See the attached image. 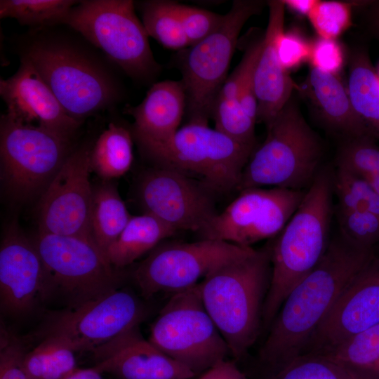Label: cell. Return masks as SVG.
Returning a JSON list of instances; mask_svg holds the SVG:
<instances>
[{
    "label": "cell",
    "mask_w": 379,
    "mask_h": 379,
    "mask_svg": "<svg viewBox=\"0 0 379 379\" xmlns=\"http://www.w3.org/2000/svg\"><path fill=\"white\" fill-rule=\"evenodd\" d=\"M375 256L340 232L317 266L290 292L271 324L260 361L274 373L300 356L347 284Z\"/></svg>",
    "instance_id": "obj_1"
},
{
    "label": "cell",
    "mask_w": 379,
    "mask_h": 379,
    "mask_svg": "<svg viewBox=\"0 0 379 379\" xmlns=\"http://www.w3.org/2000/svg\"><path fill=\"white\" fill-rule=\"evenodd\" d=\"M51 28L32 30L20 46L66 112L83 121L116 104L119 83L98 54Z\"/></svg>",
    "instance_id": "obj_2"
},
{
    "label": "cell",
    "mask_w": 379,
    "mask_h": 379,
    "mask_svg": "<svg viewBox=\"0 0 379 379\" xmlns=\"http://www.w3.org/2000/svg\"><path fill=\"white\" fill-rule=\"evenodd\" d=\"M333 172L322 167L270 247L272 274L262 309L265 326L272 323L292 289L319 262L329 244Z\"/></svg>",
    "instance_id": "obj_3"
},
{
    "label": "cell",
    "mask_w": 379,
    "mask_h": 379,
    "mask_svg": "<svg viewBox=\"0 0 379 379\" xmlns=\"http://www.w3.org/2000/svg\"><path fill=\"white\" fill-rule=\"evenodd\" d=\"M270 248L248 253L208 274L199 283L204 306L239 359L255 342L271 274Z\"/></svg>",
    "instance_id": "obj_4"
},
{
    "label": "cell",
    "mask_w": 379,
    "mask_h": 379,
    "mask_svg": "<svg viewBox=\"0 0 379 379\" xmlns=\"http://www.w3.org/2000/svg\"><path fill=\"white\" fill-rule=\"evenodd\" d=\"M266 128L265 140L252 152L237 190H308L322 168L324 148L295 100L291 97Z\"/></svg>",
    "instance_id": "obj_5"
},
{
    "label": "cell",
    "mask_w": 379,
    "mask_h": 379,
    "mask_svg": "<svg viewBox=\"0 0 379 379\" xmlns=\"http://www.w3.org/2000/svg\"><path fill=\"white\" fill-rule=\"evenodd\" d=\"M255 149L206 123L187 122L168 140L142 152L155 165L199 176L200 182L216 194L238 188Z\"/></svg>",
    "instance_id": "obj_6"
},
{
    "label": "cell",
    "mask_w": 379,
    "mask_h": 379,
    "mask_svg": "<svg viewBox=\"0 0 379 379\" xmlns=\"http://www.w3.org/2000/svg\"><path fill=\"white\" fill-rule=\"evenodd\" d=\"M65 25L101 50L132 79L147 81L160 69L133 1H79Z\"/></svg>",
    "instance_id": "obj_7"
},
{
    "label": "cell",
    "mask_w": 379,
    "mask_h": 379,
    "mask_svg": "<svg viewBox=\"0 0 379 379\" xmlns=\"http://www.w3.org/2000/svg\"><path fill=\"white\" fill-rule=\"evenodd\" d=\"M46 277L47 299L77 307L119 288L121 273L91 240L38 232L33 241Z\"/></svg>",
    "instance_id": "obj_8"
},
{
    "label": "cell",
    "mask_w": 379,
    "mask_h": 379,
    "mask_svg": "<svg viewBox=\"0 0 379 379\" xmlns=\"http://www.w3.org/2000/svg\"><path fill=\"white\" fill-rule=\"evenodd\" d=\"M267 4L261 0L234 1L220 25L184 53L181 81L186 94L187 122L208 124L215 98L228 77L239 33L246 21L260 13Z\"/></svg>",
    "instance_id": "obj_9"
},
{
    "label": "cell",
    "mask_w": 379,
    "mask_h": 379,
    "mask_svg": "<svg viewBox=\"0 0 379 379\" xmlns=\"http://www.w3.org/2000/svg\"><path fill=\"white\" fill-rule=\"evenodd\" d=\"M148 340L196 375L230 353L204 306L199 284L171 295L151 324Z\"/></svg>",
    "instance_id": "obj_10"
},
{
    "label": "cell",
    "mask_w": 379,
    "mask_h": 379,
    "mask_svg": "<svg viewBox=\"0 0 379 379\" xmlns=\"http://www.w3.org/2000/svg\"><path fill=\"white\" fill-rule=\"evenodd\" d=\"M73 149L72 140L1 116V180L14 200L42 194Z\"/></svg>",
    "instance_id": "obj_11"
},
{
    "label": "cell",
    "mask_w": 379,
    "mask_h": 379,
    "mask_svg": "<svg viewBox=\"0 0 379 379\" xmlns=\"http://www.w3.org/2000/svg\"><path fill=\"white\" fill-rule=\"evenodd\" d=\"M252 249L207 239L161 242L138 264L132 277L144 298L159 293L173 295L198 284L213 271Z\"/></svg>",
    "instance_id": "obj_12"
},
{
    "label": "cell",
    "mask_w": 379,
    "mask_h": 379,
    "mask_svg": "<svg viewBox=\"0 0 379 379\" xmlns=\"http://www.w3.org/2000/svg\"><path fill=\"white\" fill-rule=\"evenodd\" d=\"M146 308L132 291L119 288L75 307L50 314L44 338H54L75 352H91L140 325Z\"/></svg>",
    "instance_id": "obj_13"
},
{
    "label": "cell",
    "mask_w": 379,
    "mask_h": 379,
    "mask_svg": "<svg viewBox=\"0 0 379 379\" xmlns=\"http://www.w3.org/2000/svg\"><path fill=\"white\" fill-rule=\"evenodd\" d=\"M306 191L279 187L243 190L199 234L201 239L251 246L279 234L300 204Z\"/></svg>",
    "instance_id": "obj_14"
},
{
    "label": "cell",
    "mask_w": 379,
    "mask_h": 379,
    "mask_svg": "<svg viewBox=\"0 0 379 379\" xmlns=\"http://www.w3.org/2000/svg\"><path fill=\"white\" fill-rule=\"evenodd\" d=\"M138 194L145 213L177 232L199 234L218 213L215 194L199 180L172 168L155 165L145 171Z\"/></svg>",
    "instance_id": "obj_15"
},
{
    "label": "cell",
    "mask_w": 379,
    "mask_h": 379,
    "mask_svg": "<svg viewBox=\"0 0 379 379\" xmlns=\"http://www.w3.org/2000/svg\"><path fill=\"white\" fill-rule=\"evenodd\" d=\"M91 148L85 144L73 149L41 194L39 232L80 237L93 241L90 229Z\"/></svg>",
    "instance_id": "obj_16"
},
{
    "label": "cell",
    "mask_w": 379,
    "mask_h": 379,
    "mask_svg": "<svg viewBox=\"0 0 379 379\" xmlns=\"http://www.w3.org/2000/svg\"><path fill=\"white\" fill-rule=\"evenodd\" d=\"M377 324H379V257L375 255L343 289L302 354H324Z\"/></svg>",
    "instance_id": "obj_17"
},
{
    "label": "cell",
    "mask_w": 379,
    "mask_h": 379,
    "mask_svg": "<svg viewBox=\"0 0 379 379\" xmlns=\"http://www.w3.org/2000/svg\"><path fill=\"white\" fill-rule=\"evenodd\" d=\"M47 300L46 277L34 244L15 222L4 231L0 246L1 310L20 317Z\"/></svg>",
    "instance_id": "obj_18"
},
{
    "label": "cell",
    "mask_w": 379,
    "mask_h": 379,
    "mask_svg": "<svg viewBox=\"0 0 379 379\" xmlns=\"http://www.w3.org/2000/svg\"><path fill=\"white\" fill-rule=\"evenodd\" d=\"M0 95L6 114L25 125L44 128L72 140L81 121L71 117L32 63L20 56L17 72L1 79Z\"/></svg>",
    "instance_id": "obj_19"
},
{
    "label": "cell",
    "mask_w": 379,
    "mask_h": 379,
    "mask_svg": "<svg viewBox=\"0 0 379 379\" xmlns=\"http://www.w3.org/2000/svg\"><path fill=\"white\" fill-rule=\"evenodd\" d=\"M91 352L97 369L118 379H191L196 375L144 338L139 325Z\"/></svg>",
    "instance_id": "obj_20"
},
{
    "label": "cell",
    "mask_w": 379,
    "mask_h": 379,
    "mask_svg": "<svg viewBox=\"0 0 379 379\" xmlns=\"http://www.w3.org/2000/svg\"><path fill=\"white\" fill-rule=\"evenodd\" d=\"M269 18L263 34L262 47L253 75L258 101L257 121L267 127L292 97L295 88L281 65L277 51L278 41L284 32V1H267Z\"/></svg>",
    "instance_id": "obj_21"
},
{
    "label": "cell",
    "mask_w": 379,
    "mask_h": 379,
    "mask_svg": "<svg viewBox=\"0 0 379 379\" xmlns=\"http://www.w3.org/2000/svg\"><path fill=\"white\" fill-rule=\"evenodd\" d=\"M124 110L134 119L131 133L142 151L161 144L180 128L186 111L183 83L174 80L157 82L139 105L126 106Z\"/></svg>",
    "instance_id": "obj_22"
},
{
    "label": "cell",
    "mask_w": 379,
    "mask_h": 379,
    "mask_svg": "<svg viewBox=\"0 0 379 379\" xmlns=\"http://www.w3.org/2000/svg\"><path fill=\"white\" fill-rule=\"evenodd\" d=\"M304 93L325 127L343 140L371 137L352 106L347 88L336 74L312 66ZM375 139V138H374Z\"/></svg>",
    "instance_id": "obj_23"
},
{
    "label": "cell",
    "mask_w": 379,
    "mask_h": 379,
    "mask_svg": "<svg viewBox=\"0 0 379 379\" xmlns=\"http://www.w3.org/2000/svg\"><path fill=\"white\" fill-rule=\"evenodd\" d=\"M248 60L247 46L240 62L228 75L215 98L211 118L217 130L242 144L256 147L255 123L244 114L239 100L241 81Z\"/></svg>",
    "instance_id": "obj_24"
},
{
    "label": "cell",
    "mask_w": 379,
    "mask_h": 379,
    "mask_svg": "<svg viewBox=\"0 0 379 379\" xmlns=\"http://www.w3.org/2000/svg\"><path fill=\"white\" fill-rule=\"evenodd\" d=\"M176 232L149 213L131 215L119 237L106 251L105 255L114 267L120 269L132 264Z\"/></svg>",
    "instance_id": "obj_25"
},
{
    "label": "cell",
    "mask_w": 379,
    "mask_h": 379,
    "mask_svg": "<svg viewBox=\"0 0 379 379\" xmlns=\"http://www.w3.org/2000/svg\"><path fill=\"white\" fill-rule=\"evenodd\" d=\"M347 89L354 111L372 137L379 140V78L365 48L351 53Z\"/></svg>",
    "instance_id": "obj_26"
},
{
    "label": "cell",
    "mask_w": 379,
    "mask_h": 379,
    "mask_svg": "<svg viewBox=\"0 0 379 379\" xmlns=\"http://www.w3.org/2000/svg\"><path fill=\"white\" fill-rule=\"evenodd\" d=\"M131 217L114 185L104 180L93 187L91 234L95 244L105 254L122 232Z\"/></svg>",
    "instance_id": "obj_27"
},
{
    "label": "cell",
    "mask_w": 379,
    "mask_h": 379,
    "mask_svg": "<svg viewBox=\"0 0 379 379\" xmlns=\"http://www.w3.org/2000/svg\"><path fill=\"white\" fill-rule=\"evenodd\" d=\"M133 140L130 131L110 123L91 148V171L105 181L119 178L127 173L133 161Z\"/></svg>",
    "instance_id": "obj_28"
},
{
    "label": "cell",
    "mask_w": 379,
    "mask_h": 379,
    "mask_svg": "<svg viewBox=\"0 0 379 379\" xmlns=\"http://www.w3.org/2000/svg\"><path fill=\"white\" fill-rule=\"evenodd\" d=\"M79 1L74 0H1L0 18L15 19L32 30L65 25Z\"/></svg>",
    "instance_id": "obj_29"
},
{
    "label": "cell",
    "mask_w": 379,
    "mask_h": 379,
    "mask_svg": "<svg viewBox=\"0 0 379 379\" xmlns=\"http://www.w3.org/2000/svg\"><path fill=\"white\" fill-rule=\"evenodd\" d=\"M75 352L54 338H44L23 359L27 379H63L77 366Z\"/></svg>",
    "instance_id": "obj_30"
},
{
    "label": "cell",
    "mask_w": 379,
    "mask_h": 379,
    "mask_svg": "<svg viewBox=\"0 0 379 379\" xmlns=\"http://www.w3.org/2000/svg\"><path fill=\"white\" fill-rule=\"evenodd\" d=\"M267 379H379V374L343 364L321 354H306Z\"/></svg>",
    "instance_id": "obj_31"
},
{
    "label": "cell",
    "mask_w": 379,
    "mask_h": 379,
    "mask_svg": "<svg viewBox=\"0 0 379 379\" xmlns=\"http://www.w3.org/2000/svg\"><path fill=\"white\" fill-rule=\"evenodd\" d=\"M139 8L149 36L171 50H183L190 46L175 9V1H143L139 2Z\"/></svg>",
    "instance_id": "obj_32"
},
{
    "label": "cell",
    "mask_w": 379,
    "mask_h": 379,
    "mask_svg": "<svg viewBox=\"0 0 379 379\" xmlns=\"http://www.w3.org/2000/svg\"><path fill=\"white\" fill-rule=\"evenodd\" d=\"M321 355L352 367L372 371L379 362V324L352 335Z\"/></svg>",
    "instance_id": "obj_33"
},
{
    "label": "cell",
    "mask_w": 379,
    "mask_h": 379,
    "mask_svg": "<svg viewBox=\"0 0 379 379\" xmlns=\"http://www.w3.org/2000/svg\"><path fill=\"white\" fill-rule=\"evenodd\" d=\"M333 192L343 210L365 211L379 216V194L360 175L336 168L333 172Z\"/></svg>",
    "instance_id": "obj_34"
},
{
    "label": "cell",
    "mask_w": 379,
    "mask_h": 379,
    "mask_svg": "<svg viewBox=\"0 0 379 379\" xmlns=\"http://www.w3.org/2000/svg\"><path fill=\"white\" fill-rule=\"evenodd\" d=\"M371 137L343 140L336 154V168L359 175H379V145Z\"/></svg>",
    "instance_id": "obj_35"
},
{
    "label": "cell",
    "mask_w": 379,
    "mask_h": 379,
    "mask_svg": "<svg viewBox=\"0 0 379 379\" xmlns=\"http://www.w3.org/2000/svg\"><path fill=\"white\" fill-rule=\"evenodd\" d=\"M353 6V1H316L307 16L321 38L334 39L351 25Z\"/></svg>",
    "instance_id": "obj_36"
},
{
    "label": "cell",
    "mask_w": 379,
    "mask_h": 379,
    "mask_svg": "<svg viewBox=\"0 0 379 379\" xmlns=\"http://www.w3.org/2000/svg\"><path fill=\"white\" fill-rule=\"evenodd\" d=\"M339 232L350 241L366 248L379 241V216L365 211L337 208Z\"/></svg>",
    "instance_id": "obj_37"
},
{
    "label": "cell",
    "mask_w": 379,
    "mask_h": 379,
    "mask_svg": "<svg viewBox=\"0 0 379 379\" xmlns=\"http://www.w3.org/2000/svg\"><path fill=\"white\" fill-rule=\"evenodd\" d=\"M175 9L190 46L212 34L223 21L225 14L175 2Z\"/></svg>",
    "instance_id": "obj_38"
},
{
    "label": "cell",
    "mask_w": 379,
    "mask_h": 379,
    "mask_svg": "<svg viewBox=\"0 0 379 379\" xmlns=\"http://www.w3.org/2000/svg\"><path fill=\"white\" fill-rule=\"evenodd\" d=\"M25 354L21 342L1 328L0 379H27L23 367Z\"/></svg>",
    "instance_id": "obj_39"
},
{
    "label": "cell",
    "mask_w": 379,
    "mask_h": 379,
    "mask_svg": "<svg viewBox=\"0 0 379 379\" xmlns=\"http://www.w3.org/2000/svg\"><path fill=\"white\" fill-rule=\"evenodd\" d=\"M312 65L324 71L336 74L343 62L341 48L334 39L320 38L311 48Z\"/></svg>",
    "instance_id": "obj_40"
},
{
    "label": "cell",
    "mask_w": 379,
    "mask_h": 379,
    "mask_svg": "<svg viewBox=\"0 0 379 379\" xmlns=\"http://www.w3.org/2000/svg\"><path fill=\"white\" fill-rule=\"evenodd\" d=\"M277 51L281 65L287 69L310 56L311 48L298 36L284 32L279 37Z\"/></svg>",
    "instance_id": "obj_41"
},
{
    "label": "cell",
    "mask_w": 379,
    "mask_h": 379,
    "mask_svg": "<svg viewBox=\"0 0 379 379\" xmlns=\"http://www.w3.org/2000/svg\"><path fill=\"white\" fill-rule=\"evenodd\" d=\"M198 379H247L235 364L222 359L204 372Z\"/></svg>",
    "instance_id": "obj_42"
},
{
    "label": "cell",
    "mask_w": 379,
    "mask_h": 379,
    "mask_svg": "<svg viewBox=\"0 0 379 379\" xmlns=\"http://www.w3.org/2000/svg\"><path fill=\"white\" fill-rule=\"evenodd\" d=\"M359 8H365L369 32L379 40V0L364 1Z\"/></svg>",
    "instance_id": "obj_43"
},
{
    "label": "cell",
    "mask_w": 379,
    "mask_h": 379,
    "mask_svg": "<svg viewBox=\"0 0 379 379\" xmlns=\"http://www.w3.org/2000/svg\"><path fill=\"white\" fill-rule=\"evenodd\" d=\"M103 373L95 366L91 368H76L63 379H104Z\"/></svg>",
    "instance_id": "obj_44"
},
{
    "label": "cell",
    "mask_w": 379,
    "mask_h": 379,
    "mask_svg": "<svg viewBox=\"0 0 379 379\" xmlns=\"http://www.w3.org/2000/svg\"><path fill=\"white\" fill-rule=\"evenodd\" d=\"M285 6L301 14L308 15L316 0H284Z\"/></svg>",
    "instance_id": "obj_45"
},
{
    "label": "cell",
    "mask_w": 379,
    "mask_h": 379,
    "mask_svg": "<svg viewBox=\"0 0 379 379\" xmlns=\"http://www.w3.org/2000/svg\"><path fill=\"white\" fill-rule=\"evenodd\" d=\"M360 176L364 178L379 194V175H364Z\"/></svg>",
    "instance_id": "obj_46"
},
{
    "label": "cell",
    "mask_w": 379,
    "mask_h": 379,
    "mask_svg": "<svg viewBox=\"0 0 379 379\" xmlns=\"http://www.w3.org/2000/svg\"><path fill=\"white\" fill-rule=\"evenodd\" d=\"M372 371L379 374V362L373 367Z\"/></svg>",
    "instance_id": "obj_47"
},
{
    "label": "cell",
    "mask_w": 379,
    "mask_h": 379,
    "mask_svg": "<svg viewBox=\"0 0 379 379\" xmlns=\"http://www.w3.org/2000/svg\"><path fill=\"white\" fill-rule=\"evenodd\" d=\"M376 72H377L378 77V78H379V67H378V70L376 71Z\"/></svg>",
    "instance_id": "obj_48"
}]
</instances>
